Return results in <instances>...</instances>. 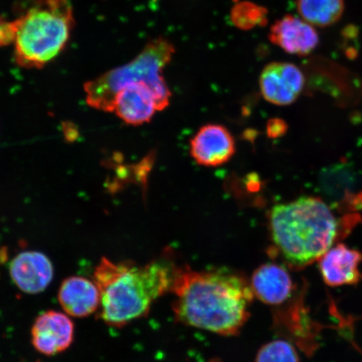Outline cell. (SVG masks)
<instances>
[{
	"instance_id": "6da1fadb",
	"label": "cell",
	"mask_w": 362,
	"mask_h": 362,
	"mask_svg": "<svg viewBox=\"0 0 362 362\" xmlns=\"http://www.w3.org/2000/svg\"><path fill=\"white\" fill-rule=\"evenodd\" d=\"M170 292L175 320L220 336H236L246 324L253 300L250 284L228 269H175Z\"/></svg>"
},
{
	"instance_id": "7a4b0ae2",
	"label": "cell",
	"mask_w": 362,
	"mask_h": 362,
	"mask_svg": "<svg viewBox=\"0 0 362 362\" xmlns=\"http://www.w3.org/2000/svg\"><path fill=\"white\" fill-rule=\"evenodd\" d=\"M174 273L164 262L139 266L103 257L94 271V283L100 292V319L119 328L146 315L153 303L170 291Z\"/></svg>"
},
{
	"instance_id": "3957f363",
	"label": "cell",
	"mask_w": 362,
	"mask_h": 362,
	"mask_svg": "<svg viewBox=\"0 0 362 362\" xmlns=\"http://www.w3.org/2000/svg\"><path fill=\"white\" fill-rule=\"evenodd\" d=\"M269 228L276 248L296 268L320 260L332 248L337 232L336 218L327 204L307 197L274 206Z\"/></svg>"
},
{
	"instance_id": "277c9868",
	"label": "cell",
	"mask_w": 362,
	"mask_h": 362,
	"mask_svg": "<svg viewBox=\"0 0 362 362\" xmlns=\"http://www.w3.org/2000/svg\"><path fill=\"white\" fill-rule=\"evenodd\" d=\"M175 52V45L168 39L160 36L151 40L132 61L86 83V101L94 110L112 112L122 89L129 84L146 83L156 94L158 111L164 110L170 105L171 92L163 71Z\"/></svg>"
},
{
	"instance_id": "5b68a950",
	"label": "cell",
	"mask_w": 362,
	"mask_h": 362,
	"mask_svg": "<svg viewBox=\"0 0 362 362\" xmlns=\"http://www.w3.org/2000/svg\"><path fill=\"white\" fill-rule=\"evenodd\" d=\"M15 60L27 69H40L55 59L69 42L74 27L68 0H37L16 20Z\"/></svg>"
},
{
	"instance_id": "8992f818",
	"label": "cell",
	"mask_w": 362,
	"mask_h": 362,
	"mask_svg": "<svg viewBox=\"0 0 362 362\" xmlns=\"http://www.w3.org/2000/svg\"><path fill=\"white\" fill-rule=\"evenodd\" d=\"M259 84L266 101L287 106L300 96L305 78L302 71L291 63L273 62L262 70Z\"/></svg>"
},
{
	"instance_id": "52a82bcc",
	"label": "cell",
	"mask_w": 362,
	"mask_h": 362,
	"mask_svg": "<svg viewBox=\"0 0 362 362\" xmlns=\"http://www.w3.org/2000/svg\"><path fill=\"white\" fill-rule=\"evenodd\" d=\"M236 152L230 131L220 124L202 127L191 141V155L198 165L218 167L228 163Z\"/></svg>"
},
{
	"instance_id": "ba28073f",
	"label": "cell",
	"mask_w": 362,
	"mask_h": 362,
	"mask_svg": "<svg viewBox=\"0 0 362 362\" xmlns=\"http://www.w3.org/2000/svg\"><path fill=\"white\" fill-rule=\"evenodd\" d=\"M74 325L61 312L49 310L35 320L31 329V341L36 351L54 356L69 348L74 341Z\"/></svg>"
},
{
	"instance_id": "9c48e42d",
	"label": "cell",
	"mask_w": 362,
	"mask_h": 362,
	"mask_svg": "<svg viewBox=\"0 0 362 362\" xmlns=\"http://www.w3.org/2000/svg\"><path fill=\"white\" fill-rule=\"evenodd\" d=\"M158 110L155 93L146 83L126 86L115 98L113 112L124 123L142 125L152 119Z\"/></svg>"
},
{
	"instance_id": "30bf717a",
	"label": "cell",
	"mask_w": 362,
	"mask_h": 362,
	"mask_svg": "<svg viewBox=\"0 0 362 362\" xmlns=\"http://www.w3.org/2000/svg\"><path fill=\"white\" fill-rule=\"evenodd\" d=\"M11 276L17 287L27 293H39L51 284L54 269L51 260L36 251L23 252L13 259Z\"/></svg>"
},
{
	"instance_id": "8fae6325",
	"label": "cell",
	"mask_w": 362,
	"mask_h": 362,
	"mask_svg": "<svg viewBox=\"0 0 362 362\" xmlns=\"http://www.w3.org/2000/svg\"><path fill=\"white\" fill-rule=\"evenodd\" d=\"M362 253L345 244L329 248L320 259V270L324 282L330 287L359 283L362 275L359 265Z\"/></svg>"
},
{
	"instance_id": "7c38bea8",
	"label": "cell",
	"mask_w": 362,
	"mask_h": 362,
	"mask_svg": "<svg viewBox=\"0 0 362 362\" xmlns=\"http://www.w3.org/2000/svg\"><path fill=\"white\" fill-rule=\"evenodd\" d=\"M270 42L292 55L306 56L319 43L316 30L306 21L286 16L276 21L270 29Z\"/></svg>"
},
{
	"instance_id": "4fadbf2b",
	"label": "cell",
	"mask_w": 362,
	"mask_h": 362,
	"mask_svg": "<svg viewBox=\"0 0 362 362\" xmlns=\"http://www.w3.org/2000/svg\"><path fill=\"white\" fill-rule=\"evenodd\" d=\"M253 296L267 305H278L288 300L293 291L291 274L281 265L269 262L257 268L251 278Z\"/></svg>"
},
{
	"instance_id": "5bb4252c",
	"label": "cell",
	"mask_w": 362,
	"mask_h": 362,
	"mask_svg": "<svg viewBox=\"0 0 362 362\" xmlns=\"http://www.w3.org/2000/svg\"><path fill=\"white\" fill-rule=\"evenodd\" d=\"M58 298L66 313L76 318L90 315L100 306V292L96 284L78 276L62 282Z\"/></svg>"
},
{
	"instance_id": "9a60e30c",
	"label": "cell",
	"mask_w": 362,
	"mask_h": 362,
	"mask_svg": "<svg viewBox=\"0 0 362 362\" xmlns=\"http://www.w3.org/2000/svg\"><path fill=\"white\" fill-rule=\"evenodd\" d=\"M297 6L303 19L319 27L337 23L345 8L344 0H298Z\"/></svg>"
},
{
	"instance_id": "2e32d148",
	"label": "cell",
	"mask_w": 362,
	"mask_h": 362,
	"mask_svg": "<svg viewBox=\"0 0 362 362\" xmlns=\"http://www.w3.org/2000/svg\"><path fill=\"white\" fill-rule=\"evenodd\" d=\"M268 11L264 7L249 2H238L230 11V21L237 28L250 30L257 26H264L268 23Z\"/></svg>"
},
{
	"instance_id": "e0dca14e",
	"label": "cell",
	"mask_w": 362,
	"mask_h": 362,
	"mask_svg": "<svg viewBox=\"0 0 362 362\" xmlns=\"http://www.w3.org/2000/svg\"><path fill=\"white\" fill-rule=\"evenodd\" d=\"M256 362H300V357L291 343L277 339L262 346Z\"/></svg>"
},
{
	"instance_id": "ac0fdd59",
	"label": "cell",
	"mask_w": 362,
	"mask_h": 362,
	"mask_svg": "<svg viewBox=\"0 0 362 362\" xmlns=\"http://www.w3.org/2000/svg\"><path fill=\"white\" fill-rule=\"evenodd\" d=\"M16 23L13 21H0V47H6L15 42Z\"/></svg>"
},
{
	"instance_id": "d6986e66",
	"label": "cell",
	"mask_w": 362,
	"mask_h": 362,
	"mask_svg": "<svg viewBox=\"0 0 362 362\" xmlns=\"http://www.w3.org/2000/svg\"><path fill=\"white\" fill-rule=\"evenodd\" d=\"M287 125L281 119H274L269 120L267 131L271 138H278L287 131Z\"/></svg>"
}]
</instances>
